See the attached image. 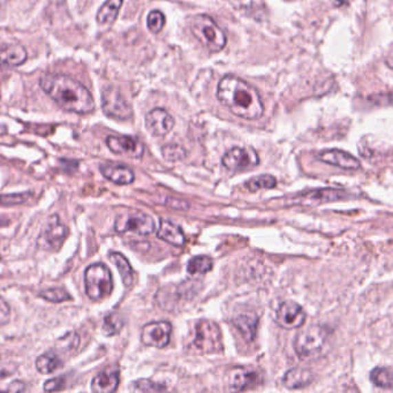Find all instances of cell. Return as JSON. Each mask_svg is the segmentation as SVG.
I'll use <instances>...</instances> for the list:
<instances>
[{"label": "cell", "instance_id": "8d00e7d4", "mask_svg": "<svg viewBox=\"0 0 393 393\" xmlns=\"http://www.w3.org/2000/svg\"><path fill=\"white\" fill-rule=\"evenodd\" d=\"M64 379L63 377H56V379H49L44 384V390L47 392H54V391H61L65 387Z\"/></svg>", "mask_w": 393, "mask_h": 393}, {"label": "cell", "instance_id": "484cf974", "mask_svg": "<svg viewBox=\"0 0 393 393\" xmlns=\"http://www.w3.org/2000/svg\"><path fill=\"white\" fill-rule=\"evenodd\" d=\"M306 198L315 202H331V201L343 199L345 198V194L343 191H337V189H315L306 194Z\"/></svg>", "mask_w": 393, "mask_h": 393}, {"label": "cell", "instance_id": "5bb4252c", "mask_svg": "<svg viewBox=\"0 0 393 393\" xmlns=\"http://www.w3.org/2000/svg\"><path fill=\"white\" fill-rule=\"evenodd\" d=\"M145 126L153 136H165L174 127V119L167 111L157 107L147 114Z\"/></svg>", "mask_w": 393, "mask_h": 393}, {"label": "cell", "instance_id": "d6a6232c", "mask_svg": "<svg viewBox=\"0 0 393 393\" xmlns=\"http://www.w3.org/2000/svg\"><path fill=\"white\" fill-rule=\"evenodd\" d=\"M32 191L18 193V194H6L0 196V204L1 206H18L27 202V200L32 196Z\"/></svg>", "mask_w": 393, "mask_h": 393}, {"label": "cell", "instance_id": "6da1fadb", "mask_svg": "<svg viewBox=\"0 0 393 393\" xmlns=\"http://www.w3.org/2000/svg\"><path fill=\"white\" fill-rule=\"evenodd\" d=\"M39 85L43 92L63 110L85 114L95 109V102L88 89L68 75L44 74Z\"/></svg>", "mask_w": 393, "mask_h": 393}, {"label": "cell", "instance_id": "e0dca14e", "mask_svg": "<svg viewBox=\"0 0 393 393\" xmlns=\"http://www.w3.org/2000/svg\"><path fill=\"white\" fill-rule=\"evenodd\" d=\"M100 172L107 180L117 184H131L134 181V172L121 164L107 163L100 165Z\"/></svg>", "mask_w": 393, "mask_h": 393}, {"label": "cell", "instance_id": "7a4b0ae2", "mask_svg": "<svg viewBox=\"0 0 393 393\" xmlns=\"http://www.w3.org/2000/svg\"><path fill=\"white\" fill-rule=\"evenodd\" d=\"M217 98L237 117L255 120L264 114V105L259 92L241 78L226 75L217 88Z\"/></svg>", "mask_w": 393, "mask_h": 393}, {"label": "cell", "instance_id": "44dd1931", "mask_svg": "<svg viewBox=\"0 0 393 393\" xmlns=\"http://www.w3.org/2000/svg\"><path fill=\"white\" fill-rule=\"evenodd\" d=\"M234 326L246 341H253L255 338L256 330L259 326V317L252 312L241 314L234 319Z\"/></svg>", "mask_w": 393, "mask_h": 393}, {"label": "cell", "instance_id": "1f68e13d", "mask_svg": "<svg viewBox=\"0 0 393 393\" xmlns=\"http://www.w3.org/2000/svg\"><path fill=\"white\" fill-rule=\"evenodd\" d=\"M165 389H167L165 386L153 382L150 379H138L131 385V390L136 391V392H158V391H163Z\"/></svg>", "mask_w": 393, "mask_h": 393}, {"label": "cell", "instance_id": "836d02e7", "mask_svg": "<svg viewBox=\"0 0 393 393\" xmlns=\"http://www.w3.org/2000/svg\"><path fill=\"white\" fill-rule=\"evenodd\" d=\"M163 156L167 162H178V160H184L186 157V151L181 145H165L162 149Z\"/></svg>", "mask_w": 393, "mask_h": 393}, {"label": "cell", "instance_id": "f546056e", "mask_svg": "<svg viewBox=\"0 0 393 393\" xmlns=\"http://www.w3.org/2000/svg\"><path fill=\"white\" fill-rule=\"evenodd\" d=\"M370 381L376 386L383 389H391L392 387V376L389 369L375 368L370 372Z\"/></svg>", "mask_w": 393, "mask_h": 393}, {"label": "cell", "instance_id": "cb8c5ba5", "mask_svg": "<svg viewBox=\"0 0 393 393\" xmlns=\"http://www.w3.org/2000/svg\"><path fill=\"white\" fill-rule=\"evenodd\" d=\"M61 367H63V360L54 352L44 353L36 360V369L44 375L56 372L57 369L61 368Z\"/></svg>", "mask_w": 393, "mask_h": 393}, {"label": "cell", "instance_id": "d6986e66", "mask_svg": "<svg viewBox=\"0 0 393 393\" xmlns=\"http://www.w3.org/2000/svg\"><path fill=\"white\" fill-rule=\"evenodd\" d=\"M312 382V374L309 369L295 367L285 374L283 379L284 385L288 389H302Z\"/></svg>", "mask_w": 393, "mask_h": 393}, {"label": "cell", "instance_id": "74e56055", "mask_svg": "<svg viewBox=\"0 0 393 393\" xmlns=\"http://www.w3.org/2000/svg\"><path fill=\"white\" fill-rule=\"evenodd\" d=\"M10 319H11V308L4 299L0 298V326H6Z\"/></svg>", "mask_w": 393, "mask_h": 393}, {"label": "cell", "instance_id": "4316f807", "mask_svg": "<svg viewBox=\"0 0 393 393\" xmlns=\"http://www.w3.org/2000/svg\"><path fill=\"white\" fill-rule=\"evenodd\" d=\"M213 259H210L209 256H196L188 262L187 271L191 275H204L213 269Z\"/></svg>", "mask_w": 393, "mask_h": 393}, {"label": "cell", "instance_id": "3957f363", "mask_svg": "<svg viewBox=\"0 0 393 393\" xmlns=\"http://www.w3.org/2000/svg\"><path fill=\"white\" fill-rule=\"evenodd\" d=\"M189 25L195 39L210 52L222 51L226 45V36L213 18L208 15H195L194 18H191Z\"/></svg>", "mask_w": 393, "mask_h": 393}, {"label": "cell", "instance_id": "f35d334b", "mask_svg": "<svg viewBox=\"0 0 393 393\" xmlns=\"http://www.w3.org/2000/svg\"><path fill=\"white\" fill-rule=\"evenodd\" d=\"M25 384L22 382H19V381H14L12 383L11 386L8 387V391H12V392H20V391H25Z\"/></svg>", "mask_w": 393, "mask_h": 393}, {"label": "cell", "instance_id": "ac0fdd59", "mask_svg": "<svg viewBox=\"0 0 393 393\" xmlns=\"http://www.w3.org/2000/svg\"><path fill=\"white\" fill-rule=\"evenodd\" d=\"M119 385V372L114 369H107L92 379V390L95 392H114Z\"/></svg>", "mask_w": 393, "mask_h": 393}, {"label": "cell", "instance_id": "9c48e42d", "mask_svg": "<svg viewBox=\"0 0 393 393\" xmlns=\"http://www.w3.org/2000/svg\"><path fill=\"white\" fill-rule=\"evenodd\" d=\"M102 109L107 117L116 120H128L133 116L131 105L125 100L121 92L114 87L104 89L102 95Z\"/></svg>", "mask_w": 393, "mask_h": 393}, {"label": "cell", "instance_id": "2e32d148", "mask_svg": "<svg viewBox=\"0 0 393 393\" xmlns=\"http://www.w3.org/2000/svg\"><path fill=\"white\" fill-rule=\"evenodd\" d=\"M28 58L25 47L19 44H0V70L17 67L23 64Z\"/></svg>", "mask_w": 393, "mask_h": 393}, {"label": "cell", "instance_id": "4dcf8cb0", "mask_svg": "<svg viewBox=\"0 0 393 393\" xmlns=\"http://www.w3.org/2000/svg\"><path fill=\"white\" fill-rule=\"evenodd\" d=\"M39 297L45 299L47 301L54 302V304H61V302L72 300L71 294L61 287H54V288L42 290L39 293Z\"/></svg>", "mask_w": 393, "mask_h": 393}, {"label": "cell", "instance_id": "7c38bea8", "mask_svg": "<svg viewBox=\"0 0 393 393\" xmlns=\"http://www.w3.org/2000/svg\"><path fill=\"white\" fill-rule=\"evenodd\" d=\"M305 310L297 302L285 301L277 309L276 322L284 329H298L305 323Z\"/></svg>", "mask_w": 393, "mask_h": 393}, {"label": "cell", "instance_id": "4fadbf2b", "mask_svg": "<svg viewBox=\"0 0 393 393\" xmlns=\"http://www.w3.org/2000/svg\"><path fill=\"white\" fill-rule=\"evenodd\" d=\"M107 145L116 155H124L131 158H141L145 153L141 142L127 135H110L107 138Z\"/></svg>", "mask_w": 393, "mask_h": 393}, {"label": "cell", "instance_id": "ba28073f", "mask_svg": "<svg viewBox=\"0 0 393 393\" xmlns=\"http://www.w3.org/2000/svg\"><path fill=\"white\" fill-rule=\"evenodd\" d=\"M68 229L57 215L51 216L37 239L39 249L47 252H57L67 239Z\"/></svg>", "mask_w": 393, "mask_h": 393}, {"label": "cell", "instance_id": "5b68a950", "mask_svg": "<svg viewBox=\"0 0 393 393\" xmlns=\"http://www.w3.org/2000/svg\"><path fill=\"white\" fill-rule=\"evenodd\" d=\"M328 336V330L321 326H310L301 330L294 341L295 353L304 360L315 358L324 348Z\"/></svg>", "mask_w": 393, "mask_h": 393}, {"label": "cell", "instance_id": "603a6c76", "mask_svg": "<svg viewBox=\"0 0 393 393\" xmlns=\"http://www.w3.org/2000/svg\"><path fill=\"white\" fill-rule=\"evenodd\" d=\"M123 3L124 0H107L97 13V17H96L97 23L103 28H107L114 25V21L117 20Z\"/></svg>", "mask_w": 393, "mask_h": 393}, {"label": "cell", "instance_id": "9a60e30c", "mask_svg": "<svg viewBox=\"0 0 393 393\" xmlns=\"http://www.w3.org/2000/svg\"><path fill=\"white\" fill-rule=\"evenodd\" d=\"M317 157L324 163L340 167L343 170L354 171L360 169V162L354 156H352L351 153L343 150H324L322 153H319Z\"/></svg>", "mask_w": 393, "mask_h": 393}, {"label": "cell", "instance_id": "7402d4cb", "mask_svg": "<svg viewBox=\"0 0 393 393\" xmlns=\"http://www.w3.org/2000/svg\"><path fill=\"white\" fill-rule=\"evenodd\" d=\"M255 372L246 368H235L231 372L230 386L233 391H244L255 385Z\"/></svg>", "mask_w": 393, "mask_h": 393}, {"label": "cell", "instance_id": "8fae6325", "mask_svg": "<svg viewBox=\"0 0 393 393\" xmlns=\"http://www.w3.org/2000/svg\"><path fill=\"white\" fill-rule=\"evenodd\" d=\"M171 332H172V326L169 322L160 321V322L148 323L142 329V343H145V346H151V348H165L167 343H170Z\"/></svg>", "mask_w": 393, "mask_h": 393}, {"label": "cell", "instance_id": "d4e9b609", "mask_svg": "<svg viewBox=\"0 0 393 393\" xmlns=\"http://www.w3.org/2000/svg\"><path fill=\"white\" fill-rule=\"evenodd\" d=\"M110 259L111 262H114V266H117V269L119 270L125 286H131L133 280H134V273H133V269H131L128 259L120 253L116 252L111 253Z\"/></svg>", "mask_w": 393, "mask_h": 393}, {"label": "cell", "instance_id": "277c9868", "mask_svg": "<svg viewBox=\"0 0 393 393\" xmlns=\"http://www.w3.org/2000/svg\"><path fill=\"white\" fill-rule=\"evenodd\" d=\"M85 293L92 301L107 298L114 290V279L110 269L103 263L89 266L85 273Z\"/></svg>", "mask_w": 393, "mask_h": 393}, {"label": "cell", "instance_id": "83f0119b", "mask_svg": "<svg viewBox=\"0 0 393 393\" xmlns=\"http://www.w3.org/2000/svg\"><path fill=\"white\" fill-rule=\"evenodd\" d=\"M276 178L270 174H262L259 177L249 179L248 182L246 184V187L248 188V191H257L259 189H271V188L276 187Z\"/></svg>", "mask_w": 393, "mask_h": 393}, {"label": "cell", "instance_id": "52a82bcc", "mask_svg": "<svg viewBox=\"0 0 393 393\" xmlns=\"http://www.w3.org/2000/svg\"><path fill=\"white\" fill-rule=\"evenodd\" d=\"M194 345L203 354H213L223 350L220 326L209 319H201L195 329Z\"/></svg>", "mask_w": 393, "mask_h": 393}, {"label": "cell", "instance_id": "8992f818", "mask_svg": "<svg viewBox=\"0 0 393 393\" xmlns=\"http://www.w3.org/2000/svg\"><path fill=\"white\" fill-rule=\"evenodd\" d=\"M156 229V224L153 217L142 213L140 210H125L118 215L114 223V230L118 233H133L140 235H149L153 233Z\"/></svg>", "mask_w": 393, "mask_h": 393}, {"label": "cell", "instance_id": "d590c367", "mask_svg": "<svg viewBox=\"0 0 393 393\" xmlns=\"http://www.w3.org/2000/svg\"><path fill=\"white\" fill-rule=\"evenodd\" d=\"M78 343H80V337L78 336V333L70 332L58 341V348L63 352L74 351L78 348Z\"/></svg>", "mask_w": 393, "mask_h": 393}, {"label": "cell", "instance_id": "f1b7e54d", "mask_svg": "<svg viewBox=\"0 0 393 393\" xmlns=\"http://www.w3.org/2000/svg\"><path fill=\"white\" fill-rule=\"evenodd\" d=\"M125 321L119 312H114L107 316L104 319L103 333L105 336L110 337L117 334L124 326Z\"/></svg>", "mask_w": 393, "mask_h": 393}, {"label": "cell", "instance_id": "e575fe53", "mask_svg": "<svg viewBox=\"0 0 393 393\" xmlns=\"http://www.w3.org/2000/svg\"><path fill=\"white\" fill-rule=\"evenodd\" d=\"M147 25H148L150 32H153V34H158L165 25V17L160 11L150 12Z\"/></svg>", "mask_w": 393, "mask_h": 393}, {"label": "cell", "instance_id": "ffe728a7", "mask_svg": "<svg viewBox=\"0 0 393 393\" xmlns=\"http://www.w3.org/2000/svg\"><path fill=\"white\" fill-rule=\"evenodd\" d=\"M157 237L162 240L167 241L169 244H173L176 247L184 246V234L180 227L172 223L170 220H160V229L157 231Z\"/></svg>", "mask_w": 393, "mask_h": 393}, {"label": "cell", "instance_id": "30bf717a", "mask_svg": "<svg viewBox=\"0 0 393 393\" xmlns=\"http://www.w3.org/2000/svg\"><path fill=\"white\" fill-rule=\"evenodd\" d=\"M259 160L257 153L251 148L235 147L224 155L222 163L227 170L239 172L256 167Z\"/></svg>", "mask_w": 393, "mask_h": 393}]
</instances>
